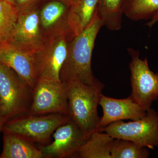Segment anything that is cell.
Returning <instances> with one entry per match:
<instances>
[{
  "label": "cell",
  "mask_w": 158,
  "mask_h": 158,
  "mask_svg": "<svg viewBox=\"0 0 158 158\" xmlns=\"http://www.w3.org/2000/svg\"><path fill=\"white\" fill-rule=\"evenodd\" d=\"M68 84V116L85 134L87 139L99 129L100 118L98 113L104 85L97 80L92 85L79 81Z\"/></svg>",
  "instance_id": "cell-2"
},
{
  "label": "cell",
  "mask_w": 158,
  "mask_h": 158,
  "mask_svg": "<svg viewBox=\"0 0 158 158\" xmlns=\"http://www.w3.org/2000/svg\"><path fill=\"white\" fill-rule=\"evenodd\" d=\"M114 138L106 133L96 131L90 134L75 156L81 158H111Z\"/></svg>",
  "instance_id": "cell-16"
},
{
  "label": "cell",
  "mask_w": 158,
  "mask_h": 158,
  "mask_svg": "<svg viewBox=\"0 0 158 158\" xmlns=\"http://www.w3.org/2000/svg\"><path fill=\"white\" fill-rule=\"evenodd\" d=\"M40 0H15L14 6L18 12L33 9L38 6Z\"/></svg>",
  "instance_id": "cell-21"
},
{
  "label": "cell",
  "mask_w": 158,
  "mask_h": 158,
  "mask_svg": "<svg viewBox=\"0 0 158 158\" xmlns=\"http://www.w3.org/2000/svg\"><path fill=\"white\" fill-rule=\"evenodd\" d=\"M123 0H98L97 11L103 26L111 31H118L122 25Z\"/></svg>",
  "instance_id": "cell-17"
},
{
  "label": "cell",
  "mask_w": 158,
  "mask_h": 158,
  "mask_svg": "<svg viewBox=\"0 0 158 158\" xmlns=\"http://www.w3.org/2000/svg\"><path fill=\"white\" fill-rule=\"evenodd\" d=\"M98 131L113 138L132 141L140 147L153 150L158 147V113L151 108L140 119L129 122H115Z\"/></svg>",
  "instance_id": "cell-5"
},
{
  "label": "cell",
  "mask_w": 158,
  "mask_h": 158,
  "mask_svg": "<svg viewBox=\"0 0 158 158\" xmlns=\"http://www.w3.org/2000/svg\"><path fill=\"white\" fill-rule=\"evenodd\" d=\"M122 9L131 20H150L158 12V0H126L122 4Z\"/></svg>",
  "instance_id": "cell-18"
},
{
  "label": "cell",
  "mask_w": 158,
  "mask_h": 158,
  "mask_svg": "<svg viewBox=\"0 0 158 158\" xmlns=\"http://www.w3.org/2000/svg\"><path fill=\"white\" fill-rule=\"evenodd\" d=\"M0 62L13 69L34 89L39 78L34 54L6 43L0 45Z\"/></svg>",
  "instance_id": "cell-11"
},
{
  "label": "cell",
  "mask_w": 158,
  "mask_h": 158,
  "mask_svg": "<svg viewBox=\"0 0 158 158\" xmlns=\"http://www.w3.org/2000/svg\"><path fill=\"white\" fill-rule=\"evenodd\" d=\"M68 84L38 79L33 89L28 114L35 116L56 113L68 116Z\"/></svg>",
  "instance_id": "cell-8"
},
{
  "label": "cell",
  "mask_w": 158,
  "mask_h": 158,
  "mask_svg": "<svg viewBox=\"0 0 158 158\" xmlns=\"http://www.w3.org/2000/svg\"><path fill=\"white\" fill-rule=\"evenodd\" d=\"M33 90L13 69L0 62V115L8 119L27 114Z\"/></svg>",
  "instance_id": "cell-4"
},
{
  "label": "cell",
  "mask_w": 158,
  "mask_h": 158,
  "mask_svg": "<svg viewBox=\"0 0 158 158\" xmlns=\"http://www.w3.org/2000/svg\"><path fill=\"white\" fill-rule=\"evenodd\" d=\"M127 50L131 58L129 64L131 96L147 111L158 98V72L155 73L150 70L147 59H140L138 51L131 48Z\"/></svg>",
  "instance_id": "cell-7"
},
{
  "label": "cell",
  "mask_w": 158,
  "mask_h": 158,
  "mask_svg": "<svg viewBox=\"0 0 158 158\" xmlns=\"http://www.w3.org/2000/svg\"><path fill=\"white\" fill-rule=\"evenodd\" d=\"M103 26L96 10L86 29L69 41L67 58L60 72L61 81H77L90 85L97 80L94 75L91 61L95 40Z\"/></svg>",
  "instance_id": "cell-1"
},
{
  "label": "cell",
  "mask_w": 158,
  "mask_h": 158,
  "mask_svg": "<svg viewBox=\"0 0 158 158\" xmlns=\"http://www.w3.org/2000/svg\"><path fill=\"white\" fill-rule=\"evenodd\" d=\"M44 34L42 45L34 54L38 79L61 82L60 72L67 58L69 42L74 36L68 27Z\"/></svg>",
  "instance_id": "cell-3"
},
{
  "label": "cell",
  "mask_w": 158,
  "mask_h": 158,
  "mask_svg": "<svg viewBox=\"0 0 158 158\" xmlns=\"http://www.w3.org/2000/svg\"><path fill=\"white\" fill-rule=\"evenodd\" d=\"M69 6L57 0L48 1L41 9L39 16L44 34L63 27H68L67 18Z\"/></svg>",
  "instance_id": "cell-15"
},
{
  "label": "cell",
  "mask_w": 158,
  "mask_h": 158,
  "mask_svg": "<svg viewBox=\"0 0 158 158\" xmlns=\"http://www.w3.org/2000/svg\"><path fill=\"white\" fill-rule=\"evenodd\" d=\"M99 105L103 112L100 118L99 129L120 120H138L144 117L147 113L131 95L127 98L116 99L102 94Z\"/></svg>",
  "instance_id": "cell-12"
},
{
  "label": "cell",
  "mask_w": 158,
  "mask_h": 158,
  "mask_svg": "<svg viewBox=\"0 0 158 158\" xmlns=\"http://www.w3.org/2000/svg\"><path fill=\"white\" fill-rule=\"evenodd\" d=\"M156 23H158V12L152 19L150 20L146 24V25L151 28Z\"/></svg>",
  "instance_id": "cell-22"
},
{
  "label": "cell",
  "mask_w": 158,
  "mask_h": 158,
  "mask_svg": "<svg viewBox=\"0 0 158 158\" xmlns=\"http://www.w3.org/2000/svg\"><path fill=\"white\" fill-rule=\"evenodd\" d=\"M3 148L0 158H43L34 142L18 134L5 131Z\"/></svg>",
  "instance_id": "cell-13"
},
{
  "label": "cell",
  "mask_w": 158,
  "mask_h": 158,
  "mask_svg": "<svg viewBox=\"0 0 158 158\" xmlns=\"http://www.w3.org/2000/svg\"><path fill=\"white\" fill-rule=\"evenodd\" d=\"M98 0H74L69 6L67 25L74 37L83 32L92 19Z\"/></svg>",
  "instance_id": "cell-14"
},
{
  "label": "cell",
  "mask_w": 158,
  "mask_h": 158,
  "mask_svg": "<svg viewBox=\"0 0 158 158\" xmlns=\"http://www.w3.org/2000/svg\"><path fill=\"white\" fill-rule=\"evenodd\" d=\"M18 15L13 4L7 0H0V45L9 42Z\"/></svg>",
  "instance_id": "cell-19"
},
{
  "label": "cell",
  "mask_w": 158,
  "mask_h": 158,
  "mask_svg": "<svg viewBox=\"0 0 158 158\" xmlns=\"http://www.w3.org/2000/svg\"><path fill=\"white\" fill-rule=\"evenodd\" d=\"M111 158H147L148 148L140 147L132 141L114 138L111 150Z\"/></svg>",
  "instance_id": "cell-20"
},
{
  "label": "cell",
  "mask_w": 158,
  "mask_h": 158,
  "mask_svg": "<svg viewBox=\"0 0 158 158\" xmlns=\"http://www.w3.org/2000/svg\"><path fill=\"white\" fill-rule=\"evenodd\" d=\"M53 141L39 148L44 158L75 156L87 138L73 121L69 119L59 127L52 135Z\"/></svg>",
  "instance_id": "cell-10"
},
{
  "label": "cell",
  "mask_w": 158,
  "mask_h": 158,
  "mask_svg": "<svg viewBox=\"0 0 158 158\" xmlns=\"http://www.w3.org/2000/svg\"><path fill=\"white\" fill-rule=\"evenodd\" d=\"M8 120L9 119L7 117L0 115V132L2 131L4 125Z\"/></svg>",
  "instance_id": "cell-23"
},
{
  "label": "cell",
  "mask_w": 158,
  "mask_h": 158,
  "mask_svg": "<svg viewBox=\"0 0 158 158\" xmlns=\"http://www.w3.org/2000/svg\"><path fill=\"white\" fill-rule=\"evenodd\" d=\"M46 1H52V0H45ZM57 1H60L62 2L65 3V4L67 5V6H70L71 4H72L74 0H57Z\"/></svg>",
  "instance_id": "cell-24"
},
{
  "label": "cell",
  "mask_w": 158,
  "mask_h": 158,
  "mask_svg": "<svg viewBox=\"0 0 158 158\" xmlns=\"http://www.w3.org/2000/svg\"><path fill=\"white\" fill-rule=\"evenodd\" d=\"M38 6L19 12L17 22L9 43L30 53L35 54L42 45L44 34L41 25Z\"/></svg>",
  "instance_id": "cell-9"
},
{
  "label": "cell",
  "mask_w": 158,
  "mask_h": 158,
  "mask_svg": "<svg viewBox=\"0 0 158 158\" xmlns=\"http://www.w3.org/2000/svg\"><path fill=\"white\" fill-rule=\"evenodd\" d=\"M69 119L68 116L56 113L44 116L27 113L9 119L4 125L2 131L15 133L33 142L45 144L57 128Z\"/></svg>",
  "instance_id": "cell-6"
},
{
  "label": "cell",
  "mask_w": 158,
  "mask_h": 158,
  "mask_svg": "<svg viewBox=\"0 0 158 158\" xmlns=\"http://www.w3.org/2000/svg\"><path fill=\"white\" fill-rule=\"evenodd\" d=\"M7 1L11 3V4H13L14 5V1L15 0H7Z\"/></svg>",
  "instance_id": "cell-25"
}]
</instances>
